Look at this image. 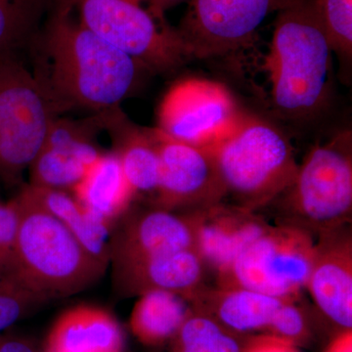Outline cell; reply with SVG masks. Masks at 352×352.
<instances>
[{"mask_svg": "<svg viewBox=\"0 0 352 352\" xmlns=\"http://www.w3.org/2000/svg\"><path fill=\"white\" fill-rule=\"evenodd\" d=\"M34 46L32 75L58 116L120 108L145 69L88 31L58 1Z\"/></svg>", "mask_w": 352, "mask_h": 352, "instance_id": "cell-1", "label": "cell"}, {"mask_svg": "<svg viewBox=\"0 0 352 352\" xmlns=\"http://www.w3.org/2000/svg\"><path fill=\"white\" fill-rule=\"evenodd\" d=\"M332 53L312 0H300L277 13L266 68L280 115L309 119L325 108Z\"/></svg>", "mask_w": 352, "mask_h": 352, "instance_id": "cell-2", "label": "cell"}, {"mask_svg": "<svg viewBox=\"0 0 352 352\" xmlns=\"http://www.w3.org/2000/svg\"><path fill=\"white\" fill-rule=\"evenodd\" d=\"M13 199L18 230L7 274L44 302L78 293L104 274L106 266L88 254L25 185Z\"/></svg>", "mask_w": 352, "mask_h": 352, "instance_id": "cell-3", "label": "cell"}, {"mask_svg": "<svg viewBox=\"0 0 352 352\" xmlns=\"http://www.w3.org/2000/svg\"><path fill=\"white\" fill-rule=\"evenodd\" d=\"M207 148L226 193L248 210H254L288 190L298 173L293 148L283 132L256 116L243 113L226 136Z\"/></svg>", "mask_w": 352, "mask_h": 352, "instance_id": "cell-4", "label": "cell"}, {"mask_svg": "<svg viewBox=\"0 0 352 352\" xmlns=\"http://www.w3.org/2000/svg\"><path fill=\"white\" fill-rule=\"evenodd\" d=\"M80 24L145 69L168 73L192 59L179 32L153 15L142 0H55Z\"/></svg>", "mask_w": 352, "mask_h": 352, "instance_id": "cell-5", "label": "cell"}, {"mask_svg": "<svg viewBox=\"0 0 352 352\" xmlns=\"http://www.w3.org/2000/svg\"><path fill=\"white\" fill-rule=\"evenodd\" d=\"M58 117L31 69L0 55V182L17 184Z\"/></svg>", "mask_w": 352, "mask_h": 352, "instance_id": "cell-6", "label": "cell"}, {"mask_svg": "<svg viewBox=\"0 0 352 352\" xmlns=\"http://www.w3.org/2000/svg\"><path fill=\"white\" fill-rule=\"evenodd\" d=\"M314 256L315 243L309 231L294 224L270 226L217 273V283L219 288L298 298L307 289Z\"/></svg>", "mask_w": 352, "mask_h": 352, "instance_id": "cell-7", "label": "cell"}, {"mask_svg": "<svg viewBox=\"0 0 352 352\" xmlns=\"http://www.w3.org/2000/svg\"><path fill=\"white\" fill-rule=\"evenodd\" d=\"M288 203L305 226L319 234L344 226L352 210V133L340 131L315 145L298 166Z\"/></svg>", "mask_w": 352, "mask_h": 352, "instance_id": "cell-8", "label": "cell"}, {"mask_svg": "<svg viewBox=\"0 0 352 352\" xmlns=\"http://www.w3.org/2000/svg\"><path fill=\"white\" fill-rule=\"evenodd\" d=\"M242 113L226 85L206 78H184L164 95L156 129L180 142L210 147L228 133Z\"/></svg>", "mask_w": 352, "mask_h": 352, "instance_id": "cell-9", "label": "cell"}, {"mask_svg": "<svg viewBox=\"0 0 352 352\" xmlns=\"http://www.w3.org/2000/svg\"><path fill=\"white\" fill-rule=\"evenodd\" d=\"M300 0H188L178 28L192 58L223 56L245 45L271 14Z\"/></svg>", "mask_w": 352, "mask_h": 352, "instance_id": "cell-10", "label": "cell"}, {"mask_svg": "<svg viewBox=\"0 0 352 352\" xmlns=\"http://www.w3.org/2000/svg\"><path fill=\"white\" fill-rule=\"evenodd\" d=\"M153 131L161 159L155 192L157 208L199 210L220 203L226 189L210 150L175 140L157 129Z\"/></svg>", "mask_w": 352, "mask_h": 352, "instance_id": "cell-11", "label": "cell"}, {"mask_svg": "<svg viewBox=\"0 0 352 352\" xmlns=\"http://www.w3.org/2000/svg\"><path fill=\"white\" fill-rule=\"evenodd\" d=\"M101 131H104L103 113L83 120L58 116L28 170V184L71 191L102 154L95 143Z\"/></svg>", "mask_w": 352, "mask_h": 352, "instance_id": "cell-12", "label": "cell"}, {"mask_svg": "<svg viewBox=\"0 0 352 352\" xmlns=\"http://www.w3.org/2000/svg\"><path fill=\"white\" fill-rule=\"evenodd\" d=\"M307 289L329 320L351 330L352 242L344 226L320 233Z\"/></svg>", "mask_w": 352, "mask_h": 352, "instance_id": "cell-13", "label": "cell"}, {"mask_svg": "<svg viewBox=\"0 0 352 352\" xmlns=\"http://www.w3.org/2000/svg\"><path fill=\"white\" fill-rule=\"evenodd\" d=\"M187 217L197 252L217 273L270 227L254 210L220 203L194 210Z\"/></svg>", "mask_w": 352, "mask_h": 352, "instance_id": "cell-14", "label": "cell"}, {"mask_svg": "<svg viewBox=\"0 0 352 352\" xmlns=\"http://www.w3.org/2000/svg\"><path fill=\"white\" fill-rule=\"evenodd\" d=\"M204 266L195 249L182 250L115 266L116 281L126 294L161 289L188 300L201 288Z\"/></svg>", "mask_w": 352, "mask_h": 352, "instance_id": "cell-15", "label": "cell"}, {"mask_svg": "<svg viewBox=\"0 0 352 352\" xmlns=\"http://www.w3.org/2000/svg\"><path fill=\"white\" fill-rule=\"evenodd\" d=\"M187 249H195L187 215L157 208L127 224L112 243L111 261L118 266Z\"/></svg>", "mask_w": 352, "mask_h": 352, "instance_id": "cell-16", "label": "cell"}, {"mask_svg": "<svg viewBox=\"0 0 352 352\" xmlns=\"http://www.w3.org/2000/svg\"><path fill=\"white\" fill-rule=\"evenodd\" d=\"M288 300L292 298H278L252 289L219 287L214 289L201 288L188 300L194 310L208 315L223 327L243 336L252 333L267 335L278 311Z\"/></svg>", "mask_w": 352, "mask_h": 352, "instance_id": "cell-17", "label": "cell"}, {"mask_svg": "<svg viewBox=\"0 0 352 352\" xmlns=\"http://www.w3.org/2000/svg\"><path fill=\"white\" fill-rule=\"evenodd\" d=\"M122 328L100 307L80 305L64 312L51 329L46 352H124Z\"/></svg>", "mask_w": 352, "mask_h": 352, "instance_id": "cell-18", "label": "cell"}, {"mask_svg": "<svg viewBox=\"0 0 352 352\" xmlns=\"http://www.w3.org/2000/svg\"><path fill=\"white\" fill-rule=\"evenodd\" d=\"M71 193L88 214L109 229L136 195L115 152L102 153Z\"/></svg>", "mask_w": 352, "mask_h": 352, "instance_id": "cell-19", "label": "cell"}, {"mask_svg": "<svg viewBox=\"0 0 352 352\" xmlns=\"http://www.w3.org/2000/svg\"><path fill=\"white\" fill-rule=\"evenodd\" d=\"M104 131L112 134L113 152L135 194L156 192L161 159L153 129L134 126L119 108L104 113Z\"/></svg>", "mask_w": 352, "mask_h": 352, "instance_id": "cell-20", "label": "cell"}, {"mask_svg": "<svg viewBox=\"0 0 352 352\" xmlns=\"http://www.w3.org/2000/svg\"><path fill=\"white\" fill-rule=\"evenodd\" d=\"M32 196L73 234L80 245L104 266L111 261L110 229L94 219L76 200L71 192L25 184Z\"/></svg>", "mask_w": 352, "mask_h": 352, "instance_id": "cell-21", "label": "cell"}, {"mask_svg": "<svg viewBox=\"0 0 352 352\" xmlns=\"http://www.w3.org/2000/svg\"><path fill=\"white\" fill-rule=\"evenodd\" d=\"M187 302L177 294L161 289L141 294L131 315L132 333L146 346H162L173 340L191 314Z\"/></svg>", "mask_w": 352, "mask_h": 352, "instance_id": "cell-22", "label": "cell"}, {"mask_svg": "<svg viewBox=\"0 0 352 352\" xmlns=\"http://www.w3.org/2000/svg\"><path fill=\"white\" fill-rule=\"evenodd\" d=\"M247 340L192 308L173 338V352H242Z\"/></svg>", "mask_w": 352, "mask_h": 352, "instance_id": "cell-23", "label": "cell"}, {"mask_svg": "<svg viewBox=\"0 0 352 352\" xmlns=\"http://www.w3.org/2000/svg\"><path fill=\"white\" fill-rule=\"evenodd\" d=\"M48 0H0V55L32 41Z\"/></svg>", "mask_w": 352, "mask_h": 352, "instance_id": "cell-24", "label": "cell"}, {"mask_svg": "<svg viewBox=\"0 0 352 352\" xmlns=\"http://www.w3.org/2000/svg\"><path fill=\"white\" fill-rule=\"evenodd\" d=\"M333 53L342 64L352 56V0H312Z\"/></svg>", "mask_w": 352, "mask_h": 352, "instance_id": "cell-25", "label": "cell"}, {"mask_svg": "<svg viewBox=\"0 0 352 352\" xmlns=\"http://www.w3.org/2000/svg\"><path fill=\"white\" fill-rule=\"evenodd\" d=\"M43 302L11 275L0 273V335Z\"/></svg>", "mask_w": 352, "mask_h": 352, "instance_id": "cell-26", "label": "cell"}, {"mask_svg": "<svg viewBox=\"0 0 352 352\" xmlns=\"http://www.w3.org/2000/svg\"><path fill=\"white\" fill-rule=\"evenodd\" d=\"M296 302V298H292L282 305L267 335L281 338L300 346L309 338V328L302 310Z\"/></svg>", "mask_w": 352, "mask_h": 352, "instance_id": "cell-27", "label": "cell"}, {"mask_svg": "<svg viewBox=\"0 0 352 352\" xmlns=\"http://www.w3.org/2000/svg\"><path fill=\"white\" fill-rule=\"evenodd\" d=\"M18 230V210L14 199H0V273H8L12 263Z\"/></svg>", "mask_w": 352, "mask_h": 352, "instance_id": "cell-28", "label": "cell"}, {"mask_svg": "<svg viewBox=\"0 0 352 352\" xmlns=\"http://www.w3.org/2000/svg\"><path fill=\"white\" fill-rule=\"evenodd\" d=\"M242 352H300L296 344L271 335H256L245 342Z\"/></svg>", "mask_w": 352, "mask_h": 352, "instance_id": "cell-29", "label": "cell"}, {"mask_svg": "<svg viewBox=\"0 0 352 352\" xmlns=\"http://www.w3.org/2000/svg\"><path fill=\"white\" fill-rule=\"evenodd\" d=\"M0 352H36V351L29 340L23 338L0 335Z\"/></svg>", "mask_w": 352, "mask_h": 352, "instance_id": "cell-30", "label": "cell"}, {"mask_svg": "<svg viewBox=\"0 0 352 352\" xmlns=\"http://www.w3.org/2000/svg\"><path fill=\"white\" fill-rule=\"evenodd\" d=\"M147 8L151 11L153 15L162 20H166L164 14L166 11L177 6L178 4L182 3L188 0H142Z\"/></svg>", "mask_w": 352, "mask_h": 352, "instance_id": "cell-31", "label": "cell"}, {"mask_svg": "<svg viewBox=\"0 0 352 352\" xmlns=\"http://www.w3.org/2000/svg\"><path fill=\"white\" fill-rule=\"evenodd\" d=\"M325 352H352V330H342L333 338Z\"/></svg>", "mask_w": 352, "mask_h": 352, "instance_id": "cell-32", "label": "cell"}]
</instances>
